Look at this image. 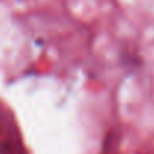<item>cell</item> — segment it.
I'll return each mask as SVG.
<instances>
[{"label": "cell", "mask_w": 154, "mask_h": 154, "mask_svg": "<svg viewBox=\"0 0 154 154\" xmlns=\"http://www.w3.org/2000/svg\"><path fill=\"white\" fill-rule=\"evenodd\" d=\"M0 154H26L18 127L5 108H0Z\"/></svg>", "instance_id": "1"}]
</instances>
